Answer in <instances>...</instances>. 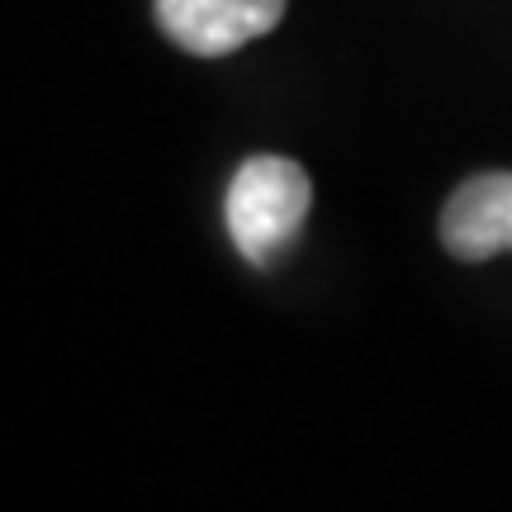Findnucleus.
I'll list each match as a JSON object with an SVG mask.
<instances>
[{
    "mask_svg": "<svg viewBox=\"0 0 512 512\" xmlns=\"http://www.w3.org/2000/svg\"><path fill=\"white\" fill-rule=\"evenodd\" d=\"M313 204V185L304 166L290 157H247L228 185L223 219L228 238L252 266H271L294 242Z\"/></svg>",
    "mask_w": 512,
    "mask_h": 512,
    "instance_id": "obj_1",
    "label": "nucleus"
},
{
    "mask_svg": "<svg viewBox=\"0 0 512 512\" xmlns=\"http://www.w3.org/2000/svg\"><path fill=\"white\" fill-rule=\"evenodd\" d=\"M290 0H157L162 34L195 57H223L271 34Z\"/></svg>",
    "mask_w": 512,
    "mask_h": 512,
    "instance_id": "obj_2",
    "label": "nucleus"
},
{
    "mask_svg": "<svg viewBox=\"0 0 512 512\" xmlns=\"http://www.w3.org/2000/svg\"><path fill=\"white\" fill-rule=\"evenodd\" d=\"M441 242L460 261L512 252V171H484L460 185L441 209Z\"/></svg>",
    "mask_w": 512,
    "mask_h": 512,
    "instance_id": "obj_3",
    "label": "nucleus"
}]
</instances>
